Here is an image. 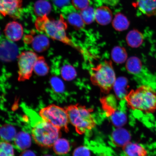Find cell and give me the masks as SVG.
Here are the masks:
<instances>
[{
  "mask_svg": "<svg viewBox=\"0 0 156 156\" xmlns=\"http://www.w3.org/2000/svg\"><path fill=\"white\" fill-rule=\"evenodd\" d=\"M35 26L39 32L44 33L53 40L59 41L83 52V49L68 37L66 32L67 24L62 15H60L58 20L51 19L48 16L38 17L35 21Z\"/></svg>",
  "mask_w": 156,
  "mask_h": 156,
  "instance_id": "1",
  "label": "cell"
},
{
  "mask_svg": "<svg viewBox=\"0 0 156 156\" xmlns=\"http://www.w3.org/2000/svg\"><path fill=\"white\" fill-rule=\"evenodd\" d=\"M129 107L146 114L156 111V92L148 86L142 85L132 90L125 98Z\"/></svg>",
  "mask_w": 156,
  "mask_h": 156,
  "instance_id": "2",
  "label": "cell"
},
{
  "mask_svg": "<svg viewBox=\"0 0 156 156\" xmlns=\"http://www.w3.org/2000/svg\"><path fill=\"white\" fill-rule=\"evenodd\" d=\"M32 136L36 143L41 147L50 148L61 136L60 129L43 119L36 113L31 118Z\"/></svg>",
  "mask_w": 156,
  "mask_h": 156,
  "instance_id": "3",
  "label": "cell"
},
{
  "mask_svg": "<svg viewBox=\"0 0 156 156\" xmlns=\"http://www.w3.org/2000/svg\"><path fill=\"white\" fill-rule=\"evenodd\" d=\"M66 109L69 122L75 127L78 133H84L95 126L96 122L91 109L79 105H70Z\"/></svg>",
  "mask_w": 156,
  "mask_h": 156,
  "instance_id": "4",
  "label": "cell"
},
{
  "mask_svg": "<svg viewBox=\"0 0 156 156\" xmlns=\"http://www.w3.org/2000/svg\"><path fill=\"white\" fill-rule=\"evenodd\" d=\"M90 79L93 84L98 87L102 92H110L116 79L112 62L105 61L93 67L91 70Z\"/></svg>",
  "mask_w": 156,
  "mask_h": 156,
  "instance_id": "5",
  "label": "cell"
},
{
  "mask_svg": "<svg viewBox=\"0 0 156 156\" xmlns=\"http://www.w3.org/2000/svg\"><path fill=\"white\" fill-rule=\"evenodd\" d=\"M39 115L43 119L53 126L67 132L69 119L66 109L55 105H51L41 109Z\"/></svg>",
  "mask_w": 156,
  "mask_h": 156,
  "instance_id": "6",
  "label": "cell"
},
{
  "mask_svg": "<svg viewBox=\"0 0 156 156\" xmlns=\"http://www.w3.org/2000/svg\"><path fill=\"white\" fill-rule=\"evenodd\" d=\"M38 56L35 52L28 51L23 52L18 57V80L23 81L32 76L34 67Z\"/></svg>",
  "mask_w": 156,
  "mask_h": 156,
  "instance_id": "7",
  "label": "cell"
},
{
  "mask_svg": "<svg viewBox=\"0 0 156 156\" xmlns=\"http://www.w3.org/2000/svg\"><path fill=\"white\" fill-rule=\"evenodd\" d=\"M101 101L104 110L115 126L117 128L122 127L126 124L127 117L125 113L113 107L107 98H102Z\"/></svg>",
  "mask_w": 156,
  "mask_h": 156,
  "instance_id": "8",
  "label": "cell"
},
{
  "mask_svg": "<svg viewBox=\"0 0 156 156\" xmlns=\"http://www.w3.org/2000/svg\"><path fill=\"white\" fill-rule=\"evenodd\" d=\"M22 6V0H0V15L18 19L20 17Z\"/></svg>",
  "mask_w": 156,
  "mask_h": 156,
  "instance_id": "9",
  "label": "cell"
},
{
  "mask_svg": "<svg viewBox=\"0 0 156 156\" xmlns=\"http://www.w3.org/2000/svg\"><path fill=\"white\" fill-rule=\"evenodd\" d=\"M4 32L6 37L11 41H17L20 40L23 35L22 25L16 21L8 23L5 26Z\"/></svg>",
  "mask_w": 156,
  "mask_h": 156,
  "instance_id": "10",
  "label": "cell"
},
{
  "mask_svg": "<svg viewBox=\"0 0 156 156\" xmlns=\"http://www.w3.org/2000/svg\"><path fill=\"white\" fill-rule=\"evenodd\" d=\"M64 15L69 24L76 29H81L85 26V23L80 14L73 6L66 7Z\"/></svg>",
  "mask_w": 156,
  "mask_h": 156,
  "instance_id": "11",
  "label": "cell"
},
{
  "mask_svg": "<svg viewBox=\"0 0 156 156\" xmlns=\"http://www.w3.org/2000/svg\"><path fill=\"white\" fill-rule=\"evenodd\" d=\"M112 138L114 145L118 147H123L130 142L131 136L127 130L119 127L113 131Z\"/></svg>",
  "mask_w": 156,
  "mask_h": 156,
  "instance_id": "12",
  "label": "cell"
},
{
  "mask_svg": "<svg viewBox=\"0 0 156 156\" xmlns=\"http://www.w3.org/2000/svg\"><path fill=\"white\" fill-rule=\"evenodd\" d=\"M126 156H147L148 152L144 146L130 142L122 147Z\"/></svg>",
  "mask_w": 156,
  "mask_h": 156,
  "instance_id": "13",
  "label": "cell"
},
{
  "mask_svg": "<svg viewBox=\"0 0 156 156\" xmlns=\"http://www.w3.org/2000/svg\"><path fill=\"white\" fill-rule=\"evenodd\" d=\"M112 11L108 7L103 6L95 11V19L99 24L108 25L112 21Z\"/></svg>",
  "mask_w": 156,
  "mask_h": 156,
  "instance_id": "14",
  "label": "cell"
},
{
  "mask_svg": "<svg viewBox=\"0 0 156 156\" xmlns=\"http://www.w3.org/2000/svg\"><path fill=\"white\" fill-rule=\"evenodd\" d=\"M32 37V40H31L30 41L35 51L38 52H44L49 46V40L45 35L38 34Z\"/></svg>",
  "mask_w": 156,
  "mask_h": 156,
  "instance_id": "15",
  "label": "cell"
},
{
  "mask_svg": "<svg viewBox=\"0 0 156 156\" xmlns=\"http://www.w3.org/2000/svg\"><path fill=\"white\" fill-rule=\"evenodd\" d=\"M136 5L140 10L147 16L156 15V0H137Z\"/></svg>",
  "mask_w": 156,
  "mask_h": 156,
  "instance_id": "16",
  "label": "cell"
},
{
  "mask_svg": "<svg viewBox=\"0 0 156 156\" xmlns=\"http://www.w3.org/2000/svg\"><path fill=\"white\" fill-rule=\"evenodd\" d=\"M113 88L117 98L119 100L125 99L128 93L127 79L124 77H120L116 79Z\"/></svg>",
  "mask_w": 156,
  "mask_h": 156,
  "instance_id": "17",
  "label": "cell"
},
{
  "mask_svg": "<svg viewBox=\"0 0 156 156\" xmlns=\"http://www.w3.org/2000/svg\"><path fill=\"white\" fill-rule=\"evenodd\" d=\"M16 147L19 151H24L31 144L30 136L27 133L21 132L16 134L14 140Z\"/></svg>",
  "mask_w": 156,
  "mask_h": 156,
  "instance_id": "18",
  "label": "cell"
},
{
  "mask_svg": "<svg viewBox=\"0 0 156 156\" xmlns=\"http://www.w3.org/2000/svg\"><path fill=\"white\" fill-rule=\"evenodd\" d=\"M144 39L142 33L136 29L130 31L126 37L127 43L129 46L133 48H137L141 46Z\"/></svg>",
  "mask_w": 156,
  "mask_h": 156,
  "instance_id": "19",
  "label": "cell"
},
{
  "mask_svg": "<svg viewBox=\"0 0 156 156\" xmlns=\"http://www.w3.org/2000/svg\"><path fill=\"white\" fill-rule=\"evenodd\" d=\"M34 8L35 14L38 17L48 16L51 10V5L46 0H38L36 1Z\"/></svg>",
  "mask_w": 156,
  "mask_h": 156,
  "instance_id": "20",
  "label": "cell"
},
{
  "mask_svg": "<svg viewBox=\"0 0 156 156\" xmlns=\"http://www.w3.org/2000/svg\"><path fill=\"white\" fill-rule=\"evenodd\" d=\"M15 128L10 124H4L0 127V138L2 141L9 142L14 140L16 135Z\"/></svg>",
  "mask_w": 156,
  "mask_h": 156,
  "instance_id": "21",
  "label": "cell"
},
{
  "mask_svg": "<svg viewBox=\"0 0 156 156\" xmlns=\"http://www.w3.org/2000/svg\"><path fill=\"white\" fill-rule=\"evenodd\" d=\"M112 24L116 30L120 32L126 30L129 27L130 22L125 16L119 13L115 16Z\"/></svg>",
  "mask_w": 156,
  "mask_h": 156,
  "instance_id": "22",
  "label": "cell"
},
{
  "mask_svg": "<svg viewBox=\"0 0 156 156\" xmlns=\"http://www.w3.org/2000/svg\"><path fill=\"white\" fill-rule=\"evenodd\" d=\"M54 151L56 154L63 155L69 152L70 145L67 140L59 138L55 142L53 146Z\"/></svg>",
  "mask_w": 156,
  "mask_h": 156,
  "instance_id": "23",
  "label": "cell"
},
{
  "mask_svg": "<svg viewBox=\"0 0 156 156\" xmlns=\"http://www.w3.org/2000/svg\"><path fill=\"white\" fill-rule=\"evenodd\" d=\"M127 70L130 73L136 75L141 71L142 62L139 58L133 56L129 58L126 64Z\"/></svg>",
  "mask_w": 156,
  "mask_h": 156,
  "instance_id": "24",
  "label": "cell"
},
{
  "mask_svg": "<svg viewBox=\"0 0 156 156\" xmlns=\"http://www.w3.org/2000/svg\"><path fill=\"white\" fill-rule=\"evenodd\" d=\"M49 67L45 60L42 56H39L35 62L34 71L36 75L43 76L48 73Z\"/></svg>",
  "mask_w": 156,
  "mask_h": 156,
  "instance_id": "25",
  "label": "cell"
},
{
  "mask_svg": "<svg viewBox=\"0 0 156 156\" xmlns=\"http://www.w3.org/2000/svg\"><path fill=\"white\" fill-rule=\"evenodd\" d=\"M112 59L118 64H122L127 59V53L124 48L116 46L113 49L112 52Z\"/></svg>",
  "mask_w": 156,
  "mask_h": 156,
  "instance_id": "26",
  "label": "cell"
},
{
  "mask_svg": "<svg viewBox=\"0 0 156 156\" xmlns=\"http://www.w3.org/2000/svg\"><path fill=\"white\" fill-rule=\"evenodd\" d=\"M61 77L66 81H70L75 79L77 76L75 68L69 64L62 66L60 70Z\"/></svg>",
  "mask_w": 156,
  "mask_h": 156,
  "instance_id": "27",
  "label": "cell"
},
{
  "mask_svg": "<svg viewBox=\"0 0 156 156\" xmlns=\"http://www.w3.org/2000/svg\"><path fill=\"white\" fill-rule=\"evenodd\" d=\"M80 14L85 24H90L95 19V12L92 7L89 6L82 10Z\"/></svg>",
  "mask_w": 156,
  "mask_h": 156,
  "instance_id": "28",
  "label": "cell"
},
{
  "mask_svg": "<svg viewBox=\"0 0 156 156\" xmlns=\"http://www.w3.org/2000/svg\"><path fill=\"white\" fill-rule=\"evenodd\" d=\"M14 149L8 142L0 141V156H14Z\"/></svg>",
  "mask_w": 156,
  "mask_h": 156,
  "instance_id": "29",
  "label": "cell"
},
{
  "mask_svg": "<svg viewBox=\"0 0 156 156\" xmlns=\"http://www.w3.org/2000/svg\"><path fill=\"white\" fill-rule=\"evenodd\" d=\"M50 83L52 89L55 92L58 93H63L65 90V87L61 79L56 76L51 78Z\"/></svg>",
  "mask_w": 156,
  "mask_h": 156,
  "instance_id": "30",
  "label": "cell"
},
{
  "mask_svg": "<svg viewBox=\"0 0 156 156\" xmlns=\"http://www.w3.org/2000/svg\"><path fill=\"white\" fill-rule=\"evenodd\" d=\"M73 7L76 9L82 10L88 7L89 5V0H72Z\"/></svg>",
  "mask_w": 156,
  "mask_h": 156,
  "instance_id": "31",
  "label": "cell"
},
{
  "mask_svg": "<svg viewBox=\"0 0 156 156\" xmlns=\"http://www.w3.org/2000/svg\"><path fill=\"white\" fill-rule=\"evenodd\" d=\"M73 156H90V151L85 146H80L74 151Z\"/></svg>",
  "mask_w": 156,
  "mask_h": 156,
  "instance_id": "32",
  "label": "cell"
},
{
  "mask_svg": "<svg viewBox=\"0 0 156 156\" xmlns=\"http://www.w3.org/2000/svg\"><path fill=\"white\" fill-rule=\"evenodd\" d=\"M54 4L59 7L67 5L70 2V0H52Z\"/></svg>",
  "mask_w": 156,
  "mask_h": 156,
  "instance_id": "33",
  "label": "cell"
},
{
  "mask_svg": "<svg viewBox=\"0 0 156 156\" xmlns=\"http://www.w3.org/2000/svg\"><path fill=\"white\" fill-rule=\"evenodd\" d=\"M20 156H36V155L34 152L32 151L25 150L21 153Z\"/></svg>",
  "mask_w": 156,
  "mask_h": 156,
  "instance_id": "34",
  "label": "cell"
},
{
  "mask_svg": "<svg viewBox=\"0 0 156 156\" xmlns=\"http://www.w3.org/2000/svg\"><path fill=\"white\" fill-rule=\"evenodd\" d=\"M105 3L110 5H114L118 2L119 0H104Z\"/></svg>",
  "mask_w": 156,
  "mask_h": 156,
  "instance_id": "35",
  "label": "cell"
},
{
  "mask_svg": "<svg viewBox=\"0 0 156 156\" xmlns=\"http://www.w3.org/2000/svg\"><path fill=\"white\" fill-rule=\"evenodd\" d=\"M44 156H52L49 155H44Z\"/></svg>",
  "mask_w": 156,
  "mask_h": 156,
  "instance_id": "36",
  "label": "cell"
}]
</instances>
